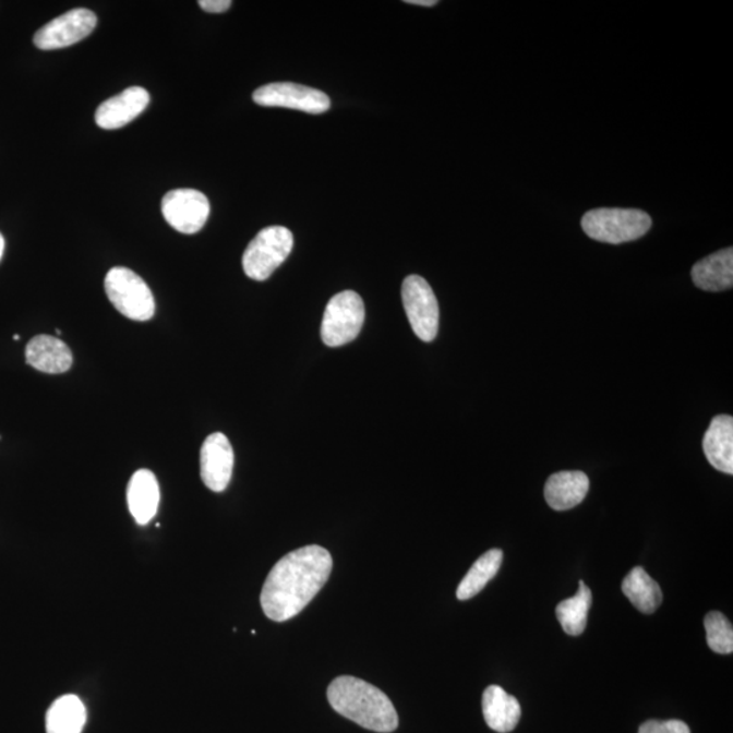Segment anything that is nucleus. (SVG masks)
<instances>
[{"label":"nucleus","instance_id":"nucleus-7","mask_svg":"<svg viewBox=\"0 0 733 733\" xmlns=\"http://www.w3.org/2000/svg\"><path fill=\"white\" fill-rule=\"evenodd\" d=\"M402 302L410 326L424 343L435 340L438 331V304L428 281L418 275L402 283Z\"/></svg>","mask_w":733,"mask_h":733},{"label":"nucleus","instance_id":"nucleus-12","mask_svg":"<svg viewBox=\"0 0 733 733\" xmlns=\"http://www.w3.org/2000/svg\"><path fill=\"white\" fill-rule=\"evenodd\" d=\"M149 94L146 88L132 86L118 96L107 99L99 105L96 112V122L103 130H119L130 124L148 107Z\"/></svg>","mask_w":733,"mask_h":733},{"label":"nucleus","instance_id":"nucleus-10","mask_svg":"<svg viewBox=\"0 0 733 733\" xmlns=\"http://www.w3.org/2000/svg\"><path fill=\"white\" fill-rule=\"evenodd\" d=\"M209 202L196 189H175L165 194L163 214L168 224L182 235H196L207 224Z\"/></svg>","mask_w":733,"mask_h":733},{"label":"nucleus","instance_id":"nucleus-13","mask_svg":"<svg viewBox=\"0 0 733 733\" xmlns=\"http://www.w3.org/2000/svg\"><path fill=\"white\" fill-rule=\"evenodd\" d=\"M25 353L27 364L46 374H64L74 362L67 344L48 335L33 337Z\"/></svg>","mask_w":733,"mask_h":733},{"label":"nucleus","instance_id":"nucleus-6","mask_svg":"<svg viewBox=\"0 0 733 733\" xmlns=\"http://www.w3.org/2000/svg\"><path fill=\"white\" fill-rule=\"evenodd\" d=\"M365 309L362 297L344 291L333 297L322 320L321 337L327 347L346 346L359 336L364 325Z\"/></svg>","mask_w":733,"mask_h":733},{"label":"nucleus","instance_id":"nucleus-25","mask_svg":"<svg viewBox=\"0 0 733 733\" xmlns=\"http://www.w3.org/2000/svg\"><path fill=\"white\" fill-rule=\"evenodd\" d=\"M231 0H200L199 5L207 13L220 14L231 8Z\"/></svg>","mask_w":733,"mask_h":733},{"label":"nucleus","instance_id":"nucleus-5","mask_svg":"<svg viewBox=\"0 0 733 733\" xmlns=\"http://www.w3.org/2000/svg\"><path fill=\"white\" fill-rule=\"evenodd\" d=\"M105 291L110 303L127 319L149 321L155 314V299L146 281L135 272L116 266L105 277Z\"/></svg>","mask_w":733,"mask_h":733},{"label":"nucleus","instance_id":"nucleus-14","mask_svg":"<svg viewBox=\"0 0 733 733\" xmlns=\"http://www.w3.org/2000/svg\"><path fill=\"white\" fill-rule=\"evenodd\" d=\"M128 508L137 525L146 526L158 513L160 491L153 471L142 469L132 476L127 491Z\"/></svg>","mask_w":733,"mask_h":733},{"label":"nucleus","instance_id":"nucleus-11","mask_svg":"<svg viewBox=\"0 0 733 733\" xmlns=\"http://www.w3.org/2000/svg\"><path fill=\"white\" fill-rule=\"evenodd\" d=\"M235 469V449L224 433L216 432L205 438L200 452V473L204 485L220 493L229 486Z\"/></svg>","mask_w":733,"mask_h":733},{"label":"nucleus","instance_id":"nucleus-23","mask_svg":"<svg viewBox=\"0 0 733 733\" xmlns=\"http://www.w3.org/2000/svg\"><path fill=\"white\" fill-rule=\"evenodd\" d=\"M707 630L708 646L716 653L729 654L733 652L732 624L720 611H710L704 620Z\"/></svg>","mask_w":733,"mask_h":733},{"label":"nucleus","instance_id":"nucleus-9","mask_svg":"<svg viewBox=\"0 0 733 733\" xmlns=\"http://www.w3.org/2000/svg\"><path fill=\"white\" fill-rule=\"evenodd\" d=\"M96 26L97 15L92 10L74 9L43 26L33 41L43 51H53V49L71 47L85 40L96 29Z\"/></svg>","mask_w":733,"mask_h":733},{"label":"nucleus","instance_id":"nucleus-15","mask_svg":"<svg viewBox=\"0 0 733 733\" xmlns=\"http://www.w3.org/2000/svg\"><path fill=\"white\" fill-rule=\"evenodd\" d=\"M590 491V479L582 471H560L549 477L545 498L550 508L568 510L582 503Z\"/></svg>","mask_w":733,"mask_h":733},{"label":"nucleus","instance_id":"nucleus-17","mask_svg":"<svg viewBox=\"0 0 733 733\" xmlns=\"http://www.w3.org/2000/svg\"><path fill=\"white\" fill-rule=\"evenodd\" d=\"M692 277L694 285L704 291L731 290L733 286V249L720 250V252L698 261L693 266Z\"/></svg>","mask_w":733,"mask_h":733},{"label":"nucleus","instance_id":"nucleus-26","mask_svg":"<svg viewBox=\"0 0 733 733\" xmlns=\"http://www.w3.org/2000/svg\"><path fill=\"white\" fill-rule=\"evenodd\" d=\"M407 3L416 5H425V8H432V5L437 4L436 0H407Z\"/></svg>","mask_w":733,"mask_h":733},{"label":"nucleus","instance_id":"nucleus-2","mask_svg":"<svg viewBox=\"0 0 733 733\" xmlns=\"http://www.w3.org/2000/svg\"><path fill=\"white\" fill-rule=\"evenodd\" d=\"M327 699L337 713L365 730L381 733L397 730L398 714L390 699L359 677L338 676L327 688Z\"/></svg>","mask_w":733,"mask_h":733},{"label":"nucleus","instance_id":"nucleus-22","mask_svg":"<svg viewBox=\"0 0 733 733\" xmlns=\"http://www.w3.org/2000/svg\"><path fill=\"white\" fill-rule=\"evenodd\" d=\"M592 603V593L585 581H580L579 591L575 597L561 602L555 614L566 635L580 636L587 626L588 611Z\"/></svg>","mask_w":733,"mask_h":733},{"label":"nucleus","instance_id":"nucleus-24","mask_svg":"<svg viewBox=\"0 0 733 733\" xmlns=\"http://www.w3.org/2000/svg\"><path fill=\"white\" fill-rule=\"evenodd\" d=\"M638 733H692L687 724L681 720L647 721L640 726Z\"/></svg>","mask_w":733,"mask_h":733},{"label":"nucleus","instance_id":"nucleus-1","mask_svg":"<svg viewBox=\"0 0 733 733\" xmlns=\"http://www.w3.org/2000/svg\"><path fill=\"white\" fill-rule=\"evenodd\" d=\"M326 549L310 545L288 553L269 572L261 591V608L269 620L293 618L313 601L332 574Z\"/></svg>","mask_w":733,"mask_h":733},{"label":"nucleus","instance_id":"nucleus-3","mask_svg":"<svg viewBox=\"0 0 733 733\" xmlns=\"http://www.w3.org/2000/svg\"><path fill=\"white\" fill-rule=\"evenodd\" d=\"M581 227L592 240L620 244L640 240L652 227V219L640 209L599 208L582 216Z\"/></svg>","mask_w":733,"mask_h":733},{"label":"nucleus","instance_id":"nucleus-21","mask_svg":"<svg viewBox=\"0 0 733 733\" xmlns=\"http://www.w3.org/2000/svg\"><path fill=\"white\" fill-rule=\"evenodd\" d=\"M503 563V552L498 549L489 550L471 566L457 590L459 601H468L484 590L489 581L497 575Z\"/></svg>","mask_w":733,"mask_h":733},{"label":"nucleus","instance_id":"nucleus-27","mask_svg":"<svg viewBox=\"0 0 733 733\" xmlns=\"http://www.w3.org/2000/svg\"><path fill=\"white\" fill-rule=\"evenodd\" d=\"M4 253V238L0 235V260H2Z\"/></svg>","mask_w":733,"mask_h":733},{"label":"nucleus","instance_id":"nucleus-18","mask_svg":"<svg viewBox=\"0 0 733 733\" xmlns=\"http://www.w3.org/2000/svg\"><path fill=\"white\" fill-rule=\"evenodd\" d=\"M482 712L489 729L498 733H508L518 725L521 708L518 699L504 688L489 686L482 696Z\"/></svg>","mask_w":733,"mask_h":733},{"label":"nucleus","instance_id":"nucleus-4","mask_svg":"<svg viewBox=\"0 0 733 733\" xmlns=\"http://www.w3.org/2000/svg\"><path fill=\"white\" fill-rule=\"evenodd\" d=\"M292 248L293 236L287 227H266L244 250L242 259L244 274L257 281L269 279L291 254Z\"/></svg>","mask_w":733,"mask_h":733},{"label":"nucleus","instance_id":"nucleus-16","mask_svg":"<svg viewBox=\"0 0 733 733\" xmlns=\"http://www.w3.org/2000/svg\"><path fill=\"white\" fill-rule=\"evenodd\" d=\"M704 453L721 473L733 474V419L716 416L704 436Z\"/></svg>","mask_w":733,"mask_h":733},{"label":"nucleus","instance_id":"nucleus-20","mask_svg":"<svg viewBox=\"0 0 733 733\" xmlns=\"http://www.w3.org/2000/svg\"><path fill=\"white\" fill-rule=\"evenodd\" d=\"M85 723V705L72 694L57 699L47 713V733H81Z\"/></svg>","mask_w":733,"mask_h":733},{"label":"nucleus","instance_id":"nucleus-19","mask_svg":"<svg viewBox=\"0 0 733 733\" xmlns=\"http://www.w3.org/2000/svg\"><path fill=\"white\" fill-rule=\"evenodd\" d=\"M622 592L629 599L633 606L644 614H652L663 602V592L641 566L629 572L622 582Z\"/></svg>","mask_w":733,"mask_h":733},{"label":"nucleus","instance_id":"nucleus-8","mask_svg":"<svg viewBox=\"0 0 733 733\" xmlns=\"http://www.w3.org/2000/svg\"><path fill=\"white\" fill-rule=\"evenodd\" d=\"M253 101L260 107L296 109L311 115L325 113L331 108V98L324 92L291 82L261 86L253 93Z\"/></svg>","mask_w":733,"mask_h":733}]
</instances>
